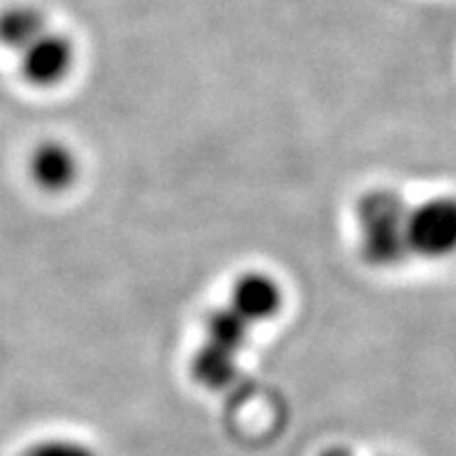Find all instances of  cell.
Returning a JSON list of instances; mask_svg holds the SVG:
<instances>
[{
	"instance_id": "obj_2",
	"label": "cell",
	"mask_w": 456,
	"mask_h": 456,
	"mask_svg": "<svg viewBox=\"0 0 456 456\" xmlns=\"http://www.w3.org/2000/svg\"><path fill=\"white\" fill-rule=\"evenodd\" d=\"M411 257L438 262L456 255V195L428 197L408 216Z\"/></svg>"
},
{
	"instance_id": "obj_1",
	"label": "cell",
	"mask_w": 456,
	"mask_h": 456,
	"mask_svg": "<svg viewBox=\"0 0 456 456\" xmlns=\"http://www.w3.org/2000/svg\"><path fill=\"white\" fill-rule=\"evenodd\" d=\"M408 216H411V204L389 188L370 191L359 200V246H362V257L370 266L392 269L411 260Z\"/></svg>"
},
{
	"instance_id": "obj_3",
	"label": "cell",
	"mask_w": 456,
	"mask_h": 456,
	"mask_svg": "<svg viewBox=\"0 0 456 456\" xmlns=\"http://www.w3.org/2000/svg\"><path fill=\"white\" fill-rule=\"evenodd\" d=\"M19 75L35 88H52L65 81L75 68L77 49L68 35L52 26L19 53Z\"/></svg>"
},
{
	"instance_id": "obj_8",
	"label": "cell",
	"mask_w": 456,
	"mask_h": 456,
	"mask_svg": "<svg viewBox=\"0 0 456 456\" xmlns=\"http://www.w3.org/2000/svg\"><path fill=\"white\" fill-rule=\"evenodd\" d=\"M250 327H253V324L246 322L234 308L223 306L208 315L207 341L223 347L227 353L241 354V350L246 347V343H248Z\"/></svg>"
},
{
	"instance_id": "obj_5",
	"label": "cell",
	"mask_w": 456,
	"mask_h": 456,
	"mask_svg": "<svg viewBox=\"0 0 456 456\" xmlns=\"http://www.w3.org/2000/svg\"><path fill=\"white\" fill-rule=\"evenodd\" d=\"M28 172L33 183L45 192H65L72 188L79 174V160L61 142H45L30 153Z\"/></svg>"
},
{
	"instance_id": "obj_9",
	"label": "cell",
	"mask_w": 456,
	"mask_h": 456,
	"mask_svg": "<svg viewBox=\"0 0 456 456\" xmlns=\"http://www.w3.org/2000/svg\"><path fill=\"white\" fill-rule=\"evenodd\" d=\"M21 456H98L88 445L69 438H46L30 445Z\"/></svg>"
},
{
	"instance_id": "obj_10",
	"label": "cell",
	"mask_w": 456,
	"mask_h": 456,
	"mask_svg": "<svg viewBox=\"0 0 456 456\" xmlns=\"http://www.w3.org/2000/svg\"><path fill=\"white\" fill-rule=\"evenodd\" d=\"M322 456H350V454H347V452H343V450H330V452H324Z\"/></svg>"
},
{
	"instance_id": "obj_6",
	"label": "cell",
	"mask_w": 456,
	"mask_h": 456,
	"mask_svg": "<svg viewBox=\"0 0 456 456\" xmlns=\"http://www.w3.org/2000/svg\"><path fill=\"white\" fill-rule=\"evenodd\" d=\"M49 28L52 21L37 5L17 3L0 10V46L14 56H19Z\"/></svg>"
},
{
	"instance_id": "obj_4",
	"label": "cell",
	"mask_w": 456,
	"mask_h": 456,
	"mask_svg": "<svg viewBox=\"0 0 456 456\" xmlns=\"http://www.w3.org/2000/svg\"><path fill=\"white\" fill-rule=\"evenodd\" d=\"M227 306L234 308L248 324L266 322L278 315L283 306V289L276 278L266 273H243L237 283L232 285Z\"/></svg>"
},
{
	"instance_id": "obj_7",
	"label": "cell",
	"mask_w": 456,
	"mask_h": 456,
	"mask_svg": "<svg viewBox=\"0 0 456 456\" xmlns=\"http://www.w3.org/2000/svg\"><path fill=\"white\" fill-rule=\"evenodd\" d=\"M192 378L207 389L230 387L239 373V354L204 341L192 357Z\"/></svg>"
}]
</instances>
